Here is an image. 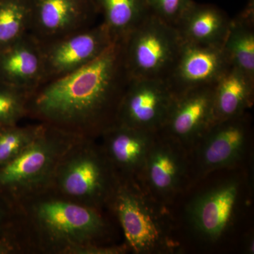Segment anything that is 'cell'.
<instances>
[{
    "label": "cell",
    "instance_id": "19",
    "mask_svg": "<svg viewBox=\"0 0 254 254\" xmlns=\"http://www.w3.org/2000/svg\"><path fill=\"white\" fill-rule=\"evenodd\" d=\"M222 49L230 66L254 79V2L231 18Z\"/></svg>",
    "mask_w": 254,
    "mask_h": 254
},
{
    "label": "cell",
    "instance_id": "25",
    "mask_svg": "<svg viewBox=\"0 0 254 254\" xmlns=\"http://www.w3.org/2000/svg\"><path fill=\"white\" fill-rule=\"evenodd\" d=\"M14 203L0 193V237L11 229L14 223Z\"/></svg>",
    "mask_w": 254,
    "mask_h": 254
},
{
    "label": "cell",
    "instance_id": "18",
    "mask_svg": "<svg viewBox=\"0 0 254 254\" xmlns=\"http://www.w3.org/2000/svg\"><path fill=\"white\" fill-rule=\"evenodd\" d=\"M254 79L230 66L213 85L214 122L247 113L254 103Z\"/></svg>",
    "mask_w": 254,
    "mask_h": 254
},
{
    "label": "cell",
    "instance_id": "5",
    "mask_svg": "<svg viewBox=\"0 0 254 254\" xmlns=\"http://www.w3.org/2000/svg\"><path fill=\"white\" fill-rule=\"evenodd\" d=\"M80 136L43 124L31 144L0 168V193L14 202L46 190L60 159Z\"/></svg>",
    "mask_w": 254,
    "mask_h": 254
},
{
    "label": "cell",
    "instance_id": "10",
    "mask_svg": "<svg viewBox=\"0 0 254 254\" xmlns=\"http://www.w3.org/2000/svg\"><path fill=\"white\" fill-rule=\"evenodd\" d=\"M175 95L159 78H130L119 107L116 124L159 133L163 128Z\"/></svg>",
    "mask_w": 254,
    "mask_h": 254
},
{
    "label": "cell",
    "instance_id": "6",
    "mask_svg": "<svg viewBox=\"0 0 254 254\" xmlns=\"http://www.w3.org/2000/svg\"><path fill=\"white\" fill-rule=\"evenodd\" d=\"M130 78L166 79L182 44L177 28L150 14L123 40Z\"/></svg>",
    "mask_w": 254,
    "mask_h": 254
},
{
    "label": "cell",
    "instance_id": "20",
    "mask_svg": "<svg viewBox=\"0 0 254 254\" xmlns=\"http://www.w3.org/2000/svg\"><path fill=\"white\" fill-rule=\"evenodd\" d=\"M114 41H122L150 14L146 0H93Z\"/></svg>",
    "mask_w": 254,
    "mask_h": 254
},
{
    "label": "cell",
    "instance_id": "12",
    "mask_svg": "<svg viewBox=\"0 0 254 254\" xmlns=\"http://www.w3.org/2000/svg\"><path fill=\"white\" fill-rule=\"evenodd\" d=\"M214 123L213 85L175 96L159 133L179 142L190 152Z\"/></svg>",
    "mask_w": 254,
    "mask_h": 254
},
{
    "label": "cell",
    "instance_id": "26",
    "mask_svg": "<svg viewBox=\"0 0 254 254\" xmlns=\"http://www.w3.org/2000/svg\"><path fill=\"white\" fill-rule=\"evenodd\" d=\"M126 246L123 247H105L100 245L79 246L71 249L66 254H121L128 250Z\"/></svg>",
    "mask_w": 254,
    "mask_h": 254
},
{
    "label": "cell",
    "instance_id": "14",
    "mask_svg": "<svg viewBox=\"0 0 254 254\" xmlns=\"http://www.w3.org/2000/svg\"><path fill=\"white\" fill-rule=\"evenodd\" d=\"M240 185L227 181L198 195L189 206L188 216L195 231L210 241L218 240L235 212Z\"/></svg>",
    "mask_w": 254,
    "mask_h": 254
},
{
    "label": "cell",
    "instance_id": "9",
    "mask_svg": "<svg viewBox=\"0 0 254 254\" xmlns=\"http://www.w3.org/2000/svg\"><path fill=\"white\" fill-rule=\"evenodd\" d=\"M114 43L103 22L59 39L41 43L44 59V83L77 71L99 58Z\"/></svg>",
    "mask_w": 254,
    "mask_h": 254
},
{
    "label": "cell",
    "instance_id": "21",
    "mask_svg": "<svg viewBox=\"0 0 254 254\" xmlns=\"http://www.w3.org/2000/svg\"><path fill=\"white\" fill-rule=\"evenodd\" d=\"M30 23L29 0H0V49L29 33Z\"/></svg>",
    "mask_w": 254,
    "mask_h": 254
},
{
    "label": "cell",
    "instance_id": "13",
    "mask_svg": "<svg viewBox=\"0 0 254 254\" xmlns=\"http://www.w3.org/2000/svg\"><path fill=\"white\" fill-rule=\"evenodd\" d=\"M230 66L222 46L182 41L176 61L165 81L176 96L195 88L213 86Z\"/></svg>",
    "mask_w": 254,
    "mask_h": 254
},
{
    "label": "cell",
    "instance_id": "15",
    "mask_svg": "<svg viewBox=\"0 0 254 254\" xmlns=\"http://www.w3.org/2000/svg\"><path fill=\"white\" fill-rule=\"evenodd\" d=\"M157 133L115 124L100 135L102 148L119 177L138 181Z\"/></svg>",
    "mask_w": 254,
    "mask_h": 254
},
{
    "label": "cell",
    "instance_id": "23",
    "mask_svg": "<svg viewBox=\"0 0 254 254\" xmlns=\"http://www.w3.org/2000/svg\"><path fill=\"white\" fill-rule=\"evenodd\" d=\"M31 92L0 81V128L18 125L28 115Z\"/></svg>",
    "mask_w": 254,
    "mask_h": 254
},
{
    "label": "cell",
    "instance_id": "16",
    "mask_svg": "<svg viewBox=\"0 0 254 254\" xmlns=\"http://www.w3.org/2000/svg\"><path fill=\"white\" fill-rule=\"evenodd\" d=\"M0 81L31 93L44 83L41 44L31 33L0 49Z\"/></svg>",
    "mask_w": 254,
    "mask_h": 254
},
{
    "label": "cell",
    "instance_id": "11",
    "mask_svg": "<svg viewBox=\"0 0 254 254\" xmlns=\"http://www.w3.org/2000/svg\"><path fill=\"white\" fill-rule=\"evenodd\" d=\"M30 31L40 43L59 39L95 25L93 0H29Z\"/></svg>",
    "mask_w": 254,
    "mask_h": 254
},
{
    "label": "cell",
    "instance_id": "7",
    "mask_svg": "<svg viewBox=\"0 0 254 254\" xmlns=\"http://www.w3.org/2000/svg\"><path fill=\"white\" fill-rule=\"evenodd\" d=\"M190 173L188 150L170 137L158 133L138 181L153 198L165 204L184 190Z\"/></svg>",
    "mask_w": 254,
    "mask_h": 254
},
{
    "label": "cell",
    "instance_id": "3",
    "mask_svg": "<svg viewBox=\"0 0 254 254\" xmlns=\"http://www.w3.org/2000/svg\"><path fill=\"white\" fill-rule=\"evenodd\" d=\"M118 180L101 145L80 136L60 159L46 190L101 210L109 205Z\"/></svg>",
    "mask_w": 254,
    "mask_h": 254
},
{
    "label": "cell",
    "instance_id": "24",
    "mask_svg": "<svg viewBox=\"0 0 254 254\" xmlns=\"http://www.w3.org/2000/svg\"><path fill=\"white\" fill-rule=\"evenodd\" d=\"M150 14L176 28L193 0H146Z\"/></svg>",
    "mask_w": 254,
    "mask_h": 254
},
{
    "label": "cell",
    "instance_id": "22",
    "mask_svg": "<svg viewBox=\"0 0 254 254\" xmlns=\"http://www.w3.org/2000/svg\"><path fill=\"white\" fill-rule=\"evenodd\" d=\"M43 124L18 125L0 128V168L9 163L31 144L41 131Z\"/></svg>",
    "mask_w": 254,
    "mask_h": 254
},
{
    "label": "cell",
    "instance_id": "1",
    "mask_svg": "<svg viewBox=\"0 0 254 254\" xmlns=\"http://www.w3.org/2000/svg\"><path fill=\"white\" fill-rule=\"evenodd\" d=\"M129 76L123 42L77 71L32 92L28 116L78 136L95 138L117 123Z\"/></svg>",
    "mask_w": 254,
    "mask_h": 254
},
{
    "label": "cell",
    "instance_id": "17",
    "mask_svg": "<svg viewBox=\"0 0 254 254\" xmlns=\"http://www.w3.org/2000/svg\"><path fill=\"white\" fill-rule=\"evenodd\" d=\"M230 21L231 18L218 6L193 1L182 15L176 28L183 42L222 46Z\"/></svg>",
    "mask_w": 254,
    "mask_h": 254
},
{
    "label": "cell",
    "instance_id": "4",
    "mask_svg": "<svg viewBox=\"0 0 254 254\" xmlns=\"http://www.w3.org/2000/svg\"><path fill=\"white\" fill-rule=\"evenodd\" d=\"M163 205L139 182L119 177L108 207L121 225L128 250L139 254H166L175 250L177 246Z\"/></svg>",
    "mask_w": 254,
    "mask_h": 254
},
{
    "label": "cell",
    "instance_id": "2",
    "mask_svg": "<svg viewBox=\"0 0 254 254\" xmlns=\"http://www.w3.org/2000/svg\"><path fill=\"white\" fill-rule=\"evenodd\" d=\"M14 227L28 250L66 254L79 246L100 245L108 232L100 210L45 190L13 202Z\"/></svg>",
    "mask_w": 254,
    "mask_h": 254
},
{
    "label": "cell",
    "instance_id": "8",
    "mask_svg": "<svg viewBox=\"0 0 254 254\" xmlns=\"http://www.w3.org/2000/svg\"><path fill=\"white\" fill-rule=\"evenodd\" d=\"M251 129L247 113L214 123L190 152L191 173L205 176L240 163L245 156Z\"/></svg>",
    "mask_w": 254,
    "mask_h": 254
}]
</instances>
